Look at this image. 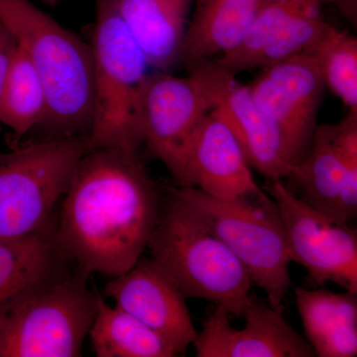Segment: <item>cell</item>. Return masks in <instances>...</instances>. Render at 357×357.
Instances as JSON below:
<instances>
[{
	"label": "cell",
	"mask_w": 357,
	"mask_h": 357,
	"mask_svg": "<svg viewBox=\"0 0 357 357\" xmlns=\"http://www.w3.org/2000/svg\"><path fill=\"white\" fill-rule=\"evenodd\" d=\"M162 204L138 152L89 149L77 167L56 222L59 252L89 275L126 273L147 248Z\"/></svg>",
	"instance_id": "obj_1"
},
{
	"label": "cell",
	"mask_w": 357,
	"mask_h": 357,
	"mask_svg": "<svg viewBox=\"0 0 357 357\" xmlns=\"http://www.w3.org/2000/svg\"><path fill=\"white\" fill-rule=\"evenodd\" d=\"M0 23L37 70L47 98L42 128L50 138L88 136L93 121L91 45L29 0H0Z\"/></svg>",
	"instance_id": "obj_2"
},
{
	"label": "cell",
	"mask_w": 357,
	"mask_h": 357,
	"mask_svg": "<svg viewBox=\"0 0 357 357\" xmlns=\"http://www.w3.org/2000/svg\"><path fill=\"white\" fill-rule=\"evenodd\" d=\"M65 261L0 303V357H77L96 314L89 274Z\"/></svg>",
	"instance_id": "obj_3"
},
{
	"label": "cell",
	"mask_w": 357,
	"mask_h": 357,
	"mask_svg": "<svg viewBox=\"0 0 357 357\" xmlns=\"http://www.w3.org/2000/svg\"><path fill=\"white\" fill-rule=\"evenodd\" d=\"M155 263L185 298L208 301L243 317L253 282L243 263L206 223L168 189L148 243Z\"/></svg>",
	"instance_id": "obj_4"
},
{
	"label": "cell",
	"mask_w": 357,
	"mask_h": 357,
	"mask_svg": "<svg viewBox=\"0 0 357 357\" xmlns=\"http://www.w3.org/2000/svg\"><path fill=\"white\" fill-rule=\"evenodd\" d=\"M91 54L93 121L89 149L115 148L138 152L143 144L139 96L150 66L110 0H96Z\"/></svg>",
	"instance_id": "obj_5"
},
{
	"label": "cell",
	"mask_w": 357,
	"mask_h": 357,
	"mask_svg": "<svg viewBox=\"0 0 357 357\" xmlns=\"http://www.w3.org/2000/svg\"><path fill=\"white\" fill-rule=\"evenodd\" d=\"M176 194L227 244L268 305L283 311L291 286V255L280 211L269 195L236 199L213 198L199 189L178 187Z\"/></svg>",
	"instance_id": "obj_6"
},
{
	"label": "cell",
	"mask_w": 357,
	"mask_h": 357,
	"mask_svg": "<svg viewBox=\"0 0 357 357\" xmlns=\"http://www.w3.org/2000/svg\"><path fill=\"white\" fill-rule=\"evenodd\" d=\"M89 150L88 137L81 135L0 153V241L28 236L50 222Z\"/></svg>",
	"instance_id": "obj_7"
},
{
	"label": "cell",
	"mask_w": 357,
	"mask_h": 357,
	"mask_svg": "<svg viewBox=\"0 0 357 357\" xmlns=\"http://www.w3.org/2000/svg\"><path fill=\"white\" fill-rule=\"evenodd\" d=\"M266 190L280 211L291 261L307 270L314 285L332 282L357 294L356 230L314 210L282 181H269Z\"/></svg>",
	"instance_id": "obj_8"
},
{
	"label": "cell",
	"mask_w": 357,
	"mask_h": 357,
	"mask_svg": "<svg viewBox=\"0 0 357 357\" xmlns=\"http://www.w3.org/2000/svg\"><path fill=\"white\" fill-rule=\"evenodd\" d=\"M210 110L191 76L178 77L157 70L148 74L141 89L138 115L143 144L166 166L180 187L184 184L192 137Z\"/></svg>",
	"instance_id": "obj_9"
},
{
	"label": "cell",
	"mask_w": 357,
	"mask_h": 357,
	"mask_svg": "<svg viewBox=\"0 0 357 357\" xmlns=\"http://www.w3.org/2000/svg\"><path fill=\"white\" fill-rule=\"evenodd\" d=\"M189 69L211 109L236 136L250 166L269 181L288 178L294 164L285 138L256 103L248 86L215 61H203Z\"/></svg>",
	"instance_id": "obj_10"
},
{
	"label": "cell",
	"mask_w": 357,
	"mask_h": 357,
	"mask_svg": "<svg viewBox=\"0 0 357 357\" xmlns=\"http://www.w3.org/2000/svg\"><path fill=\"white\" fill-rule=\"evenodd\" d=\"M248 88L287 143L294 166L306 156L317 130L325 83L318 62L307 52L262 68Z\"/></svg>",
	"instance_id": "obj_11"
},
{
	"label": "cell",
	"mask_w": 357,
	"mask_h": 357,
	"mask_svg": "<svg viewBox=\"0 0 357 357\" xmlns=\"http://www.w3.org/2000/svg\"><path fill=\"white\" fill-rule=\"evenodd\" d=\"M245 326L232 328L229 312L217 306L198 333L194 347L198 357H312L306 338L269 305L250 298L243 316Z\"/></svg>",
	"instance_id": "obj_12"
},
{
	"label": "cell",
	"mask_w": 357,
	"mask_h": 357,
	"mask_svg": "<svg viewBox=\"0 0 357 357\" xmlns=\"http://www.w3.org/2000/svg\"><path fill=\"white\" fill-rule=\"evenodd\" d=\"M105 293L115 306L163 335L181 356L198 337L184 294L152 259L140 258L128 272L112 277Z\"/></svg>",
	"instance_id": "obj_13"
},
{
	"label": "cell",
	"mask_w": 357,
	"mask_h": 357,
	"mask_svg": "<svg viewBox=\"0 0 357 357\" xmlns=\"http://www.w3.org/2000/svg\"><path fill=\"white\" fill-rule=\"evenodd\" d=\"M182 187L196 188L222 199L248 198L265 192L255 182L236 136L211 109L192 137Z\"/></svg>",
	"instance_id": "obj_14"
},
{
	"label": "cell",
	"mask_w": 357,
	"mask_h": 357,
	"mask_svg": "<svg viewBox=\"0 0 357 357\" xmlns=\"http://www.w3.org/2000/svg\"><path fill=\"white\" fill-rule=\"evenodd\" d=\"M150 68L168 70L180 62L195 0H110Z\"/></svg>",
	"instance_id": "obj_15"
},
{
	"label": "cell",
	"mask_w": 357,
	"mask_h": 357,
	"mask_svg": "<svg viewBox=\"0 0 357 357\" xmlns=\"http://www.w3.org/2000/svg\"><path fill=\"white\" fill-rule=\"evenodd\" d=\"M263 0H195L180 62L188 68L236 50Z\"/></svg>",
	"instance_id": "obj_16"
},
{
	"label": "cell",
	"mask_w": 357,
	"mask_h": 357,
	"mask_svg": "<svg viewBox=\"0 0 357 357\" xmlns=\"http://www.w3.org/2000/svg\"><path fill=\"white\" fill-rule=\"evenodd\" d=\"M306 340L316 356L357 354V294L295 289Z\"/></svg>",
	"instance_id": "obj_17"
},
{
	"label": "cell",
	"mask_w": 357,
	"mask_h": 357,
	"mask_svg": "<svg viewBox=\"0 0 357 357\" xmlns=\"http://www.w3.org/2000/svg\"><path fill=\"white\" fill-rule=\"evenodd\" d=\"M96 294V314L89 330L98 357H175L180 352L163 335Z\"/></svg>",
	"instance_id": "obj_18"
},
{
	"label": "cell",
	"mask_w": 357,
	"mask_h": 357,
	"mask_svg": "<svg viewBox=\"0 0 357 357\" xmlns=\"http://www.w3.org/2000/svg\"><path fill=\"white\" fill-rule=\"evenodd\" d=\"M288 178L297 185L299 198L314 210L340 223L344 166L331 137L328 124L317 128L306 156L291 169Z\"/></svg>",
	"instance_id": "obj_19"
},
{
	"label": "cell",
	"mask_w": 357,
	"mask_h": 357,
	"mask_svg": "<svg viewBox=\"0 0 357 357\" xmlns=\"http://www.w3.org/2000/svg\"><path fill=\"white\" fill-rule=\"evenodd\" d=\"M56 222L53 218L31 234L0 241V303L67 261L56 245Z\"/></svg>",
	"instance_id": "obj_20"
},
{
	"label": "cell",
	"mask_w": 357,
	"mask_h": 357,
	"mask_svg": "<svg viewBox=\"0 0 357 357\" xmlns=\"http://www.w3.org/2000/svg\"><path fill=\"white\" fill-rule=\"evenodd\" d=\"M46 110V93L41 77L24 51L16 45L0 95V121L20 138L38 128Z\"/></svg>",
	"instance_id": "obj_21"
},
{
	"label": "cell",
	"mask_w": 357,
	"mask_h": 357,
	"mask_svg": "<svg viewBox=\"0 0 357 357\" xmlns=\"http://www.w3.org/2000/svg\"><path fill=\"white\" fill-rule=\"evenodd\" d=\"M306 52L316 58L325 86L349 112H357L356 37L326 22L318 38Z\"/></svg>",
	"instance_id": "obj_22"
},
{
	"label": "cell",
	"mask_w": 357,
	"mask_h": 357,
	"mask_svg": "<svg viewBox=\"0 0 357 357\" xmlns=\"http://www.w3.org/2000/svg\"><path fill=\"white\" fill-rule=\"evenodd\" d=\"M307 0H263L252 24L236 50L220 56L215 62L236 75L255 69L256 58L269 40L287 23Z\"/></svg>",
	"instance_id": "obj_23"
},
{
	"label": "cell",
	"mask_w": 357,
	"mask_h": 357,
	"mask_svg": "<svg viewBox=\"0 0 357 357\" xmlns=\"http://www.w3.org/2000/svg\"><path fill=\"white\" fill-rule=\"evenodd\" d=\"M325 0H307L269 40L256 58L255 68H264L306 52L318 38L326 21Z\"/></svg>",
	"instance_id": "obj_24"
},
{
	"label": "cell",
	"mask_w": 357,
	"mask_h": 357,
	"mask_svg": "<svg viewBox=\"0 0 357 357\" xmlns=\"http://www.w3.org/2000/svg\"><path fill=\"white\" fill-rule=\"evenodd\" d=\"M15 47L16 42L13 35L0 23V95H1L7 67Z\"/></svg>",
	"instance_id": "obj_25"
},
{
	"label": "cell",
	"mask_w": 357,
	"mask_h": 357,
	"mask_svg": "<svg viewBox=\"0 0 357 357\" xmlns=\"http://www.w3.org/2000/svg\"><path fill=\"white\" fill-rule=\"evenodd\" d=\"M42 1L45 2L46 4H48V6H55L60 3V2H62L63 0H42Z\"/></svg>",
	"instance_id": "obj_26"
},
{
	"label": "cell",
	"mask_w": 357,
	"mask_h": 357,
	"mask_svg": "<svg viewBox=\"0 0 357 357\" xmlns=\"http://www.w3.org/2000/svg\"><path fill=\"white\" fill-rule=\"evenodd\" d=\"M63 1H64V0H63Z\"/></svg>",
	"instance_id": "obj_27"
}]
</instances>
